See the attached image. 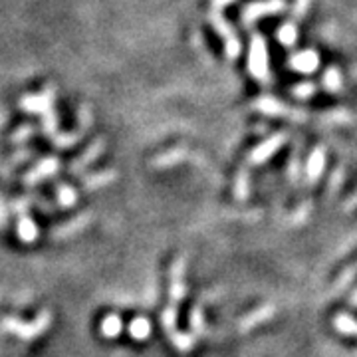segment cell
<instances>
[{
	"label": "cell",
	"instance_id": "6da1fadb",
	"mask_svg": "<svg viewBox=\"0 0 357 357\" xmlns=\"http://www.w3.org/2000/svg\"><path fill=\"white\" fill-rule=\"evenodd\" d=\"M52 318H50V312L48 310H44L42 314L36 316L34 319V324H22V321H18V319H2L0 321V328L2 330H10L16 335H20V337H24V340H34V337H38L42 333L46 332L48 328H50Z\"/></svg>",
	"mask_w": 357,
	"mask_h": 357
},
{
	"label": "cell",
	"instance_id": "7a4b0ae2",
	"mask_svg": "<svg viewBox=\"0 0 357 357\" xmlns=\"http://www.w3.org/2000/svg\"><path fill=\"white\" fill-rule=\"evenodd\" d=\"M187 256H177L169 270V302L177 306L187 296Z\"/></svg>",
	"mask_w": 357,
	"mask_h": 357
},
{
	"label": "cell",
	"instance_id": "3957f363",
	"mask_svg": "<svg viewBox=\"0 0 357 357\" xmlns=\"http://www.w3.org/2000/svg\"><path fill=\"white\" fill-rule=\"evenodd\" d=\"M274 314H276V306H272V304H264V306L256 307L252 312H248L246 316L238 319V324H236V332L238 333H248L250 330H255L258 326H262V324H266L270 319L274 318Z\"/></svg>",
	"mask_w": 357,
	"mask_h": 357
},
{
	"label": "cell",
	"instance_id": "277c9868",
	"mask_svg": "<svg viewBox=\"0 0 357 357\" xmlns=\"http://www.w3.org/2000/svg\"><path fill=\"white\" fill-rule=\"evenodd\" d=\"M284 141H286V135H284V133H278V135L270 137V139L264 141V143H260L255 151L250 153V159H248L250 165H262V163H266L268 159L284 145Z\"/></svg>",
	"mask_w": 357,
	"mask_h": 357
},
{
	"label": "cell",
	"instance_id": "5b68a950",
	"mask_svg": "<svg viewBox=\"0 0 357 357\" xmlns=\"http://www.w3.org/2000/svg\"><path fill=\"white\" fill-rule=\"evenodd\" d=\"M324 167H326V149L324 147H316L310 159H307L306 167V187H314L324 173Z\"/></svg>",
	"mask_w": 357,
	"mask_h": 357
},
{
	"label": "cell",
	"instance_id": "8992f818",
	"mask_svg": "<svg viewBox=\"0 0 357 357\" xmlns=\"http://www.w3.org/2000/svg\"><path fill=\"white\" fill-rule=\"evenodd\" d=\"M89 220H91V213H82V215H77L72 220H66L62 227L52 230V238H68V236H74V234L82 232V230L88 227Z\"/></svg>",
	"mask_w": 357,
	"mask_h": 357
},
{
	"label": "cell",
	"instance_id": "52a82bcc",
	"mask_svg": "<svg viewBox=\"0 0 357 357\" xmlns=\"http://www.w3.org/2000/svg\"><path fill=\"white\" fill-rule=\"evenodd\" d=\"M128 330L129 335H131V340H135V342H145V340L151 337L153 326H151V321L145 318V316H137V318H133L129 321Z\"/></svg>",
	"mask_w": 357,
	"mask_h": 357
},
{
	"label": "cell",
	"instance_id": "ba28073f",
	"mask_svg": "<svg viewBox=\"0 0 357 357\" xmlns=\"http://www.w3.org/2000/svg\"><path fill=\"white\" fill-rule=\"evenodd\" d=\"M357 278V264H354V266L345 268V270H342V274L337 276V280L333 282L332 290H330V296L332 298H337L340 294H344L351 284H354V280Z\"/></svg>",
	"mask_w": 357,
	"mask_h": 357
},
{
	"label": "cell",
	"instance_id": "9c48e42d",
	"mask_svg": "<svg viewBox=\"0 0 357 357\" xmlns=\"http://www.w3.org/2000/svg\"><path fill=\"white\" fill-rule=\"evenodd\" d=\"M115 181V171H100V173H93V175H88V177L84 178V189L86 191H98V189H102V187H107L109 183H114Z\"/></svg>",
	"mask_w": 357,
	"mask_h": 357
},
{
	"label": "cell",
	"instance_id": "30bf717a",
	"mask_svg": "<svg viewBox=\"0 0 357 357\" xmlns=\"http://www.w3.org/2000/svg\"><path fill=\"white\" fill-rule=\"evenodd\" d=\"M121 330H123V321H121V318H119L117 314H107V316L102 319V324H100V332H102L103 337H107V340L119 337V335H121Z\"/></svg>",
	"mask_w": 357,
	"mask_h": 357
},
{
	"label": "cell",
	"instance_id": "8fae6325",
	"mask_svg": "<svg viewBox=\"0 0 357 357\" xmlns=\"http://www.w3.org/2000/svg\"><path fill=\"white\" fill-rule=\"evenodd\" d=\"M333 328H335V332H340L342 335L357 337V319L351 318L345 312H340V314L333 316Z\"/></svg>",
	"mask_w": 357,
	"mask_h": 357
},
{
	"label": "cell",
	"instance_id": "7c38bea8",
	"mask_svg": "<svg viewBox=\"0 0 357 357\" xmlns=\"http://www.w3.org/2000/svg\"><path fill=\"white\" fill-rule=\"evenodd\" d=\"M189 326H191V333L195 340H201L206 335V319H204V312L201 306H192L191 314H189Z\"/></svg>",
	"mask_w": 357,
	"mask_h": 357
},
{
	"label": "cell",
	"instance_id": "4fadbf2b",
	"mask_svg": "<svg viewBox=\"0 0 357 357\" xmlns=\"http://www.w3.org/2000/svg\"><path fill=\"white\" fill-rule=\"evenodd\" d=\"M103 147H105V145H103V141H102V139L96 141V143H93V145L89 147L88 151H86V153L82 155V157L77 159V161H76V163H74V165L70 167V171H72V173H82V171H84V169H86V167H88L89 163H91V161H93V159L98 157V155L102 153Z\"/></svg>",
	"mask_w": 357,
	"mask_h": 357
},
{
	"label": "cell",
	"instance_id": "5bb4252c",
	"mask_svg": "<svg viewBox=\"0 0 357 357\" xmlns=\"http://www.w3.org/2000/svg\"><path fill=\"white\" fill-rule=\"evenodd\" d=\"M248 197H250V175H248V171L241 169L234 178V199L238 203H244V201H248Z\"/></svg>",
	"mask_w": 357,
	"mask_h": 357
},
{
	"label": "cell",
	"instance_id": "9a60e30c",
	"mask_svg": "<svg viewBox=\"0 0 357 357\" xmlns=\"http://www.w3.org/2000/svg\"><path fill=\"white\" fill-rule=\"evenodd\" d=\"M54 171H58V159H54V157H50V159H46L42 165H38L28 177H26V183L28 185H34V183H38L40 178L48 177V175H52Z\"/></svg>",
	"mask_w": 357,
	"mask_h": 357
},
{
	"label": "cell",
	"instance_id": "2e32d148",
	"mask_svg": "<svg viewBox=\"0 0 357 357\" xmlns=\"http://www.w3.org/2000/svg\"><path fill=\"white\" fill-rule=\"evenodd\" d=\"M18 236L26 244L34 243L38 238V227H36V222L32 218L20 217V222H18Z\"/></svg>",
	"mask_w": 357,
	"mask_h": 357
},
{
	"label": "cell",
	"instance_id": "e0dca14e",
	"mask_svg": "<svg viewBox=\"0 0 357 357\" xmlns=\"http://www.w3.org/2000/svg\"><path fill=\"white\" fill-rule=\"evenodd\" d=\"M169 340H171V344L177 347L181 354H187V351H191L195 344H197V340H195V335L192 333H183L175 330V332L169 333Z\"/></svg>",
	"mask_w": 357,
	"mask_h": 357
},
{
	"label": "cell",
	"instance_id": "ac0fdd59",
	"mask_svg": "<svg viewBox=\"0 0 357 357\" xmlns=\"http://www.w3.org/2000/svg\"><path fill=\"white\" fill-rule=\"evenodd\" d=\"M185 155H187L185 149H173V151H169V153L159 155L153 161V167H157V169H165V167L177 165L178 161H183Z\"/></svg>",
	"mask_w": 357,
	"mask_h": 357
},
{
	"label": "cell",
	"instance_id": "d6986e66",
	"mask_svg": "<svg viewBox=\"0 0 357 357\" xmlns=\"http://www.w3.org/2000/svg\"><path fill=\"white\" fill-rule=\"evenodd\" d=\"M177 319H178L177 306L169 304V306L163 310V314H161V326H163V330H165L167 333L175 332V330H177Z\"/></svg>",
	"mask_w": 357,
	"mask_h": 357
},
{
	"label": "cell",
	"instance_id": "ffe728a7",
	"mask_svg": "<svg viewBox=\"0 0 357 357\" xmlns=\"http://www.w3.org/2000/svg\"><path fill=\"white\" fill-rule=\"evenodd\" d=\"M58 203L62 208H70V206H74L77 203V192L74 187H70V185H62L60 187V191H58Z\"/></svg>",
	"mask_w": 357,
	"mask_h": 357
},
{
	"label": "cell",
	"instance_id": "44dd1931",
	"mask_svg": "<svg viewBox=\"0 0 357 357\" xmlns=\"http://www.w3.org/2000/svg\"><path fill=\"white\" fill-rule=\"evenodd\" d=\"M294 66L298 68V70H302V72H312L314 68H316V56L314 54H302Z\"/></svg>",
	"mask_w": 357,
	"mask_h": 357
},
{
	"label": "cell",
	"instance_id": "7402d4cb",
	"mask_svg": "<svg viewBox=\"0 0 357 357\" xmlns=\"http://www.w3.org/2000/svg\"><path fill=\"white\" fill-rule=\"evenodd\" d=\"M342 183H344V169H335V173H333L332 178H330V187H328L330 197H335V195H337Z\"/></svg>",
	"mask_w": 357,
	"mask_h": 357
},
{
	"label": "cell",
	"instance_id": "603a6c76",
	"mask_svg": "<svg viewBox=\"0 0 357 357\" xmlns=\"http://www.w3.org/2000/svg\"><path fill=\"white\" fill-rule=\"evenodd\" d=\"M310 213H312V203H304L296 213L292 215V222H298V225H302V222H306L307 217H310Z\"/></svg>",
	"mask_w": 357,
	"mask_h": 357
},
{
	"label": "cell",
	"instance_id": "cb8c5ba5",
	"mask_svg": "<svg viewBox=\"0 0 357 357\" xmlns=\"http://www.w3.org/2000/svg\"><path fill=\"white\" fill-rule=\"evenodd\" d=\"M356 208H357V192H354V195H351V197H349V199L344 203V208H342V211H344V213H351V211H356Z\"/></svg>",
	"mask_w": 357,
	"mask_h": 357
},
{
	"label": "cell",
	"instance_id": "d4e9b609",
	"mask_svg": "<svg viewBox=\"0 0 357 357\" xmlns=\"http://www.w3.org/2000/svg\"><path fill=\"white\" fill-rule=\"evenodd\" d=\"M13 211H14V213H18V215H22V211L26 213V211H28V201H22V199L14 201Z\"/></svg>",
	"mask_w": 357,
	"mask_h": 357
},
{
	"label": "cell",
	"instance_id": "484cf974",
	"mask_svg": "<svg viewBox=\"0 0 357 357\" xmlns=\"http://www.w3.org/2000/svg\"><path fill=\"white\" fill-rule=\"evenodd\" d=\"M282 32H284V34H280V38L282 42H286V44H290V42H292V36L296 38V34H294L290 26H284V30H282Z\"/></svg>",
	"mask_w": 357,
	"mask_h": 357
},
{
	"label": "cell",
	"instance_id": "4316f807",
	"mask_svg": "<svg viewBox=\"0 0 357 357\" xmlns=\"http://www.w3.org/2000/svg\"><path fill=\"white\" fill-rule=\"evenodd\" d=\"M4 227H6V206L0 199V229H4Z\"/></svg>",
	"mask_w": 357,
	"mask_h": 357
},
{
	"label": "cell",
	"instance_id": "83f0119b",
	"mask_svg": "<svg viewBox=\"0 0 357 357\" xmlns=\"http://www.w3.org/2000/svg\"><path fill=\"white\" fill-rule=\"evenodd\" d=\"M349 306L357 307V290L349 296Z\"/></svg>",
	"mask_w": 357,
	"mask_h": 357
}]
</instances>
